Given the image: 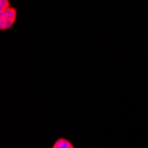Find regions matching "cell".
<instances>
[{
	"mask_svg": "<svg viewBox=\"0 0 148 148\" xmlns=\"http://www.w3.org/2000/svg\"><path fill=\"white\" fill-rule=\"evenodd\" d=\"M52 148H75L74 145L65 138H59L53 145Z\"/></svg>",
	"mask_w": 148,
	"mask_h": 148,
	"instance_id": "7a4b0ae2",
	"label": "cell"
},
{
	"mask_svg": "<svg viewBox=\"0 0 148 148\" xmlns=\"http://www.w3.org/2000/svg\"><path fill=\"white\" fill-rule=\"evenodd\" d=\"M17 16L15 8L9 7L3 11H0V29L5 30L10 29L14 24Z\"/></svg>",
	"mask_w": 148,
	"mask_h": 148,
	"instance_id": "6da1fadb",
	"label": "cell"
},
{
	"mask_svg": "<svg viewBox=\"0 0 148 148\" xmlns=\"http://www.w3.org/2000/svg\"><path fill=\"white\" fill-rule=\"evenodd\" d=\"M10 7L9 0H0V11H3Z\"/></svg>",
	"mask_w": 148,
	"mask_h": 148,
	"instance_id": "3957f363",
	"label": "cell"
}]
</instances>
